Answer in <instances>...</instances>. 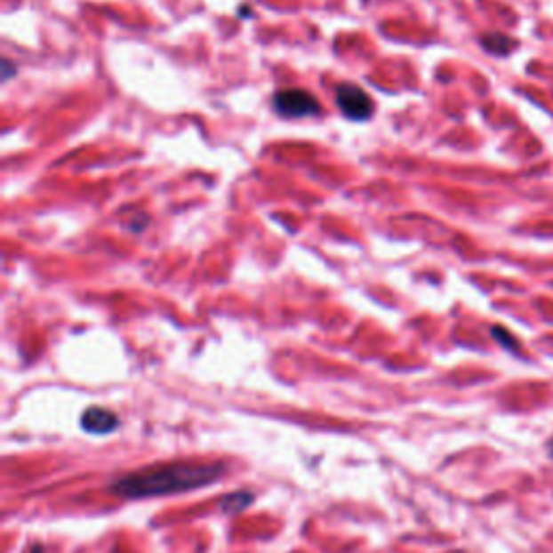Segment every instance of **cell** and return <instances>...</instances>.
Returning <instances> with one entry per match:
<instances>
[{
	"instance_id": "1",
	"label": "cell",
	"mask_w": 553,
	"mask_h": 553,
	"mask_svg": "<svg viewBox=\"0 0 553 553\" xmlns=\"http://www.w3.org/2000/svg\"><path fill=\"white\" fill-rule=\"evenodd\" d=\"M220 461H175L117 477L110 491L125 500H148V497L178 495V493L204 489L225 474Z\"/></svg>"
},
{
	"instance_id": "2",
	"label": "cell",
	"mask_w": 553,
	"mask_h": 553,
	"mask_svg": "<svg viewBox=\"0 0 553 553\" xmlns=\"http://www.w3.org/2000/svg\"><path fill=\"white\" fill-rule=\"evenodd\" d=\"M275 108L281 117H309L320 113V102L305 89H281L275 95Z\"/></svg>"
},
{
	"instance_id": "3",
	"label": "cell",
	"mask_w": 553,
	"mask_h": 553,
	"mask_svg": "<svg viewBox=\"0 0 553 553\" xmlns=\"http://www.w3.org/2000/svg\"><path fill=\"white\" fill-rule=\"evenodd\" d=\"M335 98H338V107L341 113L349 119H353V122H364V119H370L372 113H374V102H372L370 93L353 83L340 84Z\"/></svg>"
},
{
	"instance_id": "4",
	"label": "cell",
	"mask_w": 553,
	"mask_h": 553,
	"mask_svg": "<svg viewBox=\"0 0 553 553\" xmlns=\"http://www.w3.org/2000/svg\"><path fill=\"white\" fill-rule=\"evenodd\" d=\"M80 426L89 435H108V432H113L119 426V417L113 411L104 409V406H89L80 415Z\"/></svg>"
},
{
	"instance_id": "5",
	"label": "cell",
	"mask_w": 553,
	"mask_h": 553,
	"mask_svg": "<svg viewBox=\"0 0 553 553\" xmlns=\"http://www.w3.org/2000/svg\"><path fill=\"white\" fill-rule=\"evenodd\" d=\"M251 501H253V493L238 491V493H231V495L225 497L220 508H223V510H228V512H240V510H244V508H249Z\"/></svg>"
},
{
	"instance_id": "6",
	"label": "cell",
	"mask_w": 553,
	"mask_h": 553,
	"mask_svg": "<svg viewBox=\"0 0 553 553\" xmlns=\"http://www.w3.org/2000/svg\"><path fill=\"white\" fill-rule=\"evenodd\" d=\"M482 46L495 54H506V52H510L512 42L508 37H501V35H486V37L482 39Z\"/></svg>"
},
{
	"instance_id": "7",
	"label": "cell",
	"mask_w": 553,
	"mask_h": 553,
	"mask_svg": "<svg viewBox=\"0 0 553 553\" xmlns=\"http://www.w3.org/2000/svg\"><path fill=\"white\" fill-rule=\"evenodd\" d=\"M493 335H495V340L501 341V344H504L506 349H517V346H519V344H517V340L512 338L510 333H506V331L501 329V326H495V329H493Z\"/></svg>"
},
{
	"instance_id": "8",
	"label": "cell",
	"mask_w": 553,
	"mask_h": 553,
	"mask_svg": "<svg viewBox=\"0 0 553 553\" xmlns=\"http://www.w3.org/2000/svg\"><path fill=\"white\" fill-rule=\"evenodd\" d=\"M549 454L553 456V439H551V444H549Z\"/></svg>"
}]
</instances>
